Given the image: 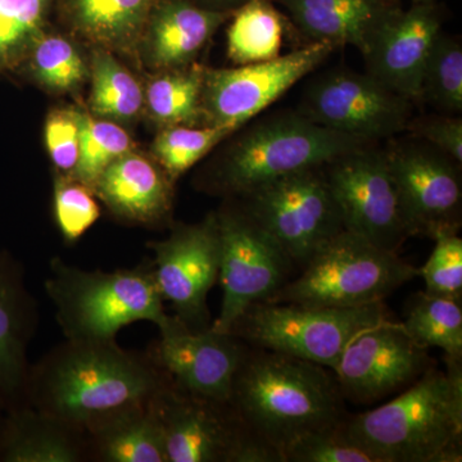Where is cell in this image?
I'll list each match as a JSON object with an SVG mask.
<instances>
[{
  "mask_svg": "<svg viewBox=\"0 0 462 462\" xmlns=\"http://www.w3.org/2000/svg\"><path fill=\"white\" fill-rule=\"evenodd\" d=\"M312 42L349 44L361 53L396 2L388 0H278Z\"/></svg>",
  "mask_w": 462,
  "mask_h": 462,
  "instance_id": "22",
  "label": "cell"
},
{
  "mask_svg": "<svg viewBox=\"0 0 462 462\" xmlns=\"http://www.w3.org/2000/svg\"><path fill=\"white\" fill-rule=\"evenodd\" d=\"M205 69H178L158 76L147 90L149 112L166 126L193 125L202 117Z\"/></svg>",
  "mask_w": 462,
  "mask_h": 462,
  "instance_id": "28",
  "label": "cell"
},
{
  "mask_svg": "<svg viewBox=\"0 0 462 462\" xmlns=\"http://www.w3.org/2000/svg\"><path fill=\"white\" fill-rule=\"evenodd\" d=\"M91 190L72 176L54 182V216L67 243L78 242L98 221L100 208Z\"/></svg>",
  "mask_w": 462,
  "mask_h": 462,
  "instance_id": "36",
  "label": "cell"
},
{
  "mask_svg": "<svg viewBox=\"0 0 462 462\" xmlns=\"http://www.w3.org/2000/svg\"><path fill=\"white\" fill-rule=\"evenodd\" d=\"M343 227L387 251L410 238L384 152L356 149L322 167Z\"/></svg>",
  "mask_w": 462,
  "mask_h": 462,
  "instance_id": "11",
  "label": "cell"
},
{
  "mask_svg": "<svg viewBox=\"0 0 462 462\" xmlns=\"http://www.w3.org/2000/svg\"><path fill=\"white\" fill-rule=\"evenodd\" d=\"M44 288L67 340L109 342L135 322L149 321L161 330L175 319L163 306L152 258L130 269L102 272L54 257Z\"/></svg>",
  "mask_w": 462,
  "mask_h": 462,
  "instance_id": "4",
  "label": "cell"
},
{
  "mask_svg": "<svg viewBox=\"0 0 462 462\" xmlns=\"http://www.w3.org/2000/svg\"><path fill=\"white\" fill-rule=\"evenodd\" d=\"M369 143L321 126L300 112L264 118L227 152L214 173V189L245 197L266 182L320 169Z\"/></svg>",
  "mask_w": 462,
  "mask_h": 462,
  "instance_id": "6",
  "label": "cell"
},
{
  "mask_svg": "<svg viewBox=\"0 0 462 462\" xmlns=\"http://www.w3.org/2000/svg\"><path fill=\"white\" fill-rule=\"evenodd\" d=\"M2 415H3V411H2V409H0V418H2Z\"/></svg>",
  "mask_w": 462,
  "mask_h": 462,
  "instance_id": "42",
  "label": "cell"
},
{
  "mask_svg": "<svg viewBox=\"0 0 462 462\" xmlns=\"http://www.w3.org/2000/svg\"><path fill=\"white\" fill-rule=\"evenodd\" d=\"M402 327L418 345L437 346L446 358L462 361L461 300L419 291L409 302Z\"/></svg>",
  "mask_w": 462,
  "mask_h": 462,
  "instance_id": "26",
  "label": "cell"
},
{
  "mask_svg": "<svg viewBox=\"0 0 462 462\" xmlns=\"http://www.w3.org/2000/svg\"><path fill=\"white\" fill-rule=\"evenodd\" d=\"M282 17L270 0H248L227 30V54L238 65L281 56Z\"/></svg>",
  "mask_w": 462,
  "mask_h": 462,
  "instance_id": "25",
  "label": "cell"
},
{
  "mask_svg": "<svg viewBox=\"0 0 462 462\" xmlns=\"http://www.w3.org/2000/svg\"><path fill=\"white\" fill-rule=\"evenodd\" d=\"M388 319L384 303L336 309L260 302L248 307L229 333L254 348L293 356L333 372L358 334Z\"/></svg>",
  "mask_w": 462,
  "mask_h": 462,
  "instance_id": "7",
  "label": "cell"
},
{
  "mask_svg": "<svg viewBox=\"0 0 462 462\" xmlns=\"http://www.w3.org/2000/svg\"><path fill=\"white\" fill-rule=\"evenodd\" d=\"M38 325L35 298L20 261L0 252V409L26 406L27 348Z\"/></svg>",
  "mask_w": 462,
  "mask_h": 462,
  "instance_id": "19",
  "label": "cell"
},
{
  "mask_svg": "<svg viewBox=\"0 0 462 462\" xmlns=\"http://www.w3.org/2000/svg\"><path fill=\"white\" fill-rule=\"evenodd\" d=\"M151 249L158 289L163 300L171 303L173 316L188 329H209L207 297L220 273L216 215L199 224L175 227L169 238L152 243Z\"/></svg>",
  "mask_w": 462,
  "mask_h": 462,
  "instance_id": "15",
  "label": "cell"
},
{
  "mask_svg": "<svg viewBox=\"0 0 462 462\" xmlns=\"http://www.w3.org/2000/svg\"><path fill=\"white\" fill-rule=\"evenodd\" d=\"M89 460L87 434L33 409L21 406L0 418V462Z\"/></svg>",
  "mask_w": 462,
  "mask_h": 462,
  "instance_id": "21",
  "label": "cell"
},
{
  "mask_svg": "<svg viewBox=\"0 0 462 462\" xmlns=\"http://www.w3.org/2000/svg\"><path fill=\"white\" fill-rule=\"evenodd\" d=\"M32 51L33 76L51 90L75 89L88 75L83 57L65 38L41 35Z\"/></svg>",
  "mask_w": 462,
  "mask_h": 462,
  "instance_id": "34",
  "label": "cell"
},
{
  "mask_svg": "<svg viewBox=\"0 0 462 462\" xmlns=\"http://www.w3.org/2000/svg\"><path fill=\"white\" fill-rule=\"evenodd\" d=\"M90 107L109 121H129L138 116L144 102L141 85L124 66L106 51L93 58Z\"/></svg>",
  "mask_w": 462,
  "mask_h": 462,
  "instance_id": "29",
  "label": "cell"
},
{
  "mask_svg": "<svg viewBox=\"0 0 462 462\" xmlns=\"http://www.w3.org/2000/svg\"><path fill=\"white\" fill-rule=\"evenodd\" d=\"M412 126L418 138L424 139L431 147L452 158L458 165L462 163V120L457 116H440L424 118Z\"/></svg>",
  "mask_w": 462,
  "mask_h": 462,
  "instance_id": "39",
  "label": "cell"
},
{
  "mask_svg": "<svg viewBox=\"0 0 462 462\" xmlns=\"http://www.w3.org/2000/svg\"><path fill=\"white\" fill-rule=\"evenodd\" d=\"M384 153L410 236L458 231L461 165L430 144L406 143Z\"/></svg>",
  "mask_w": 462,
  "mask_h": 462,
  "instance_id": "13",
  "label": "cell"
},
{
  "mask_svg": "<svg viewBox=\"0 0 462 462\" xmlns=\"http://www.w3.org/2000/svg\"><path fill=\"white\" fill-rule=\"evenodd\" d=\"M436 242L427 263L419 269L425 282V291L436 296L462 298V239L457 231H443Z\"/></svg>",
  "mask_w": 462,
  "mask_h": 462,
  "instance_id": "37",
  "label": "cell"
},
{
  "mask_svg": "<svg viewBox=\"0 0 462 462\" xmlns=\"http://www.w3.org/2000/svg\"><path fill=\"white\" fill-rule=\"evenodd\" d=\"M336 48L330 42H311L263 62L234 69H205L203 116L208 125L236 132L314 71Z\"/></svg>",
  "mask_w": 462,
  "mask_h": 462,
  "instance_id": "12",
  "label": "cell"
},
{
  "mask_svg": "<svg viewBox=\"0 0 462 462\" xmlns=\"http://www.w3.org/2000/svg\"><path fill=\"white\" fill-rule=\"evenodd\" d=\"M281 456L282 462H378L346 436L343 422L307 431L291 440Z\"/></svg>",
  "mask_w": 462,
  "mask_h": 462,
  "instance_id": "35",
  "label": "cell"
},
{
  "mask_svg": "<svg viewBox=\"0 0 462 462\" xmlns=\"http://www.w3.org/2000/svg\"><path fill=\"white\" fill-rule=\"evenodd\" d=\"M411 103L372 75L333 71L307 88L300 114L334 132L370 142L407 129Z\"/></svg>",
  "mask_w": 462,
  "mask_h": 462,
  "instance_id": "14",
  "label": "cell"
},
{
  "mask_svg": "<svg viewBox=\"0 0 462 462\" xmlns=\"http://www.w3.org/2000/svg\"><path fill=\"white\" fill-rule=\"evenodd\" d=\"M420 99L448 115L462 109V47L452 36L440 32L425 63Z\"/></svg>",
  "mask_w": 462,
  "mask_h": 462,
  "instance_id": "30",
  "label": "cell"
},
{
  "mask_svg": "<svg viewBox=\"0 0 462 462\" xmlns=\"http://www.w3.org/2000/svg\"><path fill=\"white\" fill-rule=\"evenodd\" d=\"M217 2L226 3V5H238L240 7V5H245L248 0H217Z\"/></svg>",
  "mask_w": 462,
  "mask_h": 462,
  "instance_id": "40",
  "label": "cell"
},
{
  "mask_svg": "<svg viewBox=\"0 0 462 462\" xmlns=\"http://www.w3.org/2000/svg\"><path fill=\"white\" fill-rule=\"evenodd\" d=\"M416 276L419 269L397 252L343 229L316 249L296 279L264 302L336 309L376 305Z\"/></svg>",
  "mask_w": 462,
  "mask_h": 462,
  "instance_id": "5",
  "label": "cell"
},
{
  "mask_svg": "<svg viewBox=\"0 0 462 462\" xmlns=\"http://www.w3.org/2000/svg\"><path fill=\"white\" fill-rule=\"evenodd\" d=\"M152 0H71L76 25L94 41L126 45L141 32Z\"/></svg>",
  "mask_w": 462,
  "mask_h": 462,
  "instance_id": "27",
  "label": "cell"
},
{
  "mask_svg": "<svg viewBox=\"0 0 462 462\" xmlns=\"http://www.w3.org/2000/svg\"><path fill=\"white\" fill-rule=\"evenodd\" d=\"M167 462H281V455L245 427L229 403L169 385L153 401Z\"/></svg>",
  "mask_w": 462,
  "mask_h": 462,
  "instance_id": "8",
  "label": "cell"
},
{
  "mask_svg": "<svg viewBox=\"0 0 462 462\" xmlns=\"http://www.w3.org/2000/svg\"><path fill=\"white\" fill-rule=\"evenodd\" d=\"M171 383L152 355L109 342L67 340L30 365L26 402L88 431L115 413L152 402Z\"/></svg>",
  "mask_w": 462,
  "mask_h": 462,
  "instance_id": "1",
  "label": "cell"
},
{
  "mask_svg": "<svg viewBox=\"0 0 462 462\" xmlns=\"http://www.w3.org/2000/svg\"><path fill=\"white\" fill-rule=\"evenodd\" d=\"M243 199L245 211L294 266L302 267L316 249L345 229L322 167L282 176Z\"/></svg>",
  "mask_w": 462,
  "mask_h": 462,
  "instance_id": "9",
  "label": "cell"
},
{
  "mask_svg": "<svg viewBox=\"0 0 462 462\" xmlns=\"http://www.w3.org/2000/svg\"><path fill=\"white\" fill-rule=\"evenodd\" d=\"M226 20L224 12L188 0H163L149 25V60L160 69H180L194 60Z\"/></svg>",
  "mask_w": 462,
  "mask_h": 462,
  "instance_id": "23",
  "label": "cell"
},
{
  "mask_svg": "<svg viewBox=\"0 0 462 462\" xmlns=\"http://www.w3.org/2000/svg\"><path fill=\"white\" fill-rule=\"evenodd\" d=\"M153 401L123 410L94 425L87 433L89 460L167 462L162 425Z\"/></svg>",
  "mask_w": 462,
  "mask_h": 462,
  "instance_id": "24",
  "label": "cell"
},
{
  "mask_svg": "<svg viewBox=\"0 0 462 462\" xmlns=\"http://www.w3.org/2000/svg\"><path fill=\"white\" fill-rule=\"evenodd\" d=\"M171 182L162 167L130 151L106 167L91 189L117 217L151 225L171 212Z\"/></svg>",
  "mask_w": 462,
  "mask_h": 462,
  "instance_id": "20",
  "label": "cell"
},
{
  "mask_svg": "<svg viewBox=\"0 0 462 462\" xmlns=\"http://www.w3.org/2000/svg\"><path fill=\"white\" fill-rule=\"evenodd\" d=\"M412 5L415 3H437V0H411Z\"/></svg>",
  "mask_w": 462,
  "mask_h": 462,
  "instance_id": "41",
  "label": "cell"
},
{
  "mask_svg": "<svg viewBox=\"0 0 462 462\" xmlns=\"http://www.w3.org/2000/svg\"><path fill=\"white\" fill-rule=\"evenodd\" d=\"M229 404L279 455L297 437L346 418L345 398L327 367L254 346L234 379Z\"/></svg>",
  "mask_w": 462,
  "mask_h": 462,
  "instance_id": "2",
  "label": "cell"
},
{
  "mask_svg": "<svg viewBox=\"0 0 462 462\" xmlns=\"http://www.w3.org/2000/svg\"><path fill=\"white\" fill-rule=\"evenodd\" d=\"M80 151L72 178L93 187L103 170L115 160L132 151V139L114 121L100 120L78 114Z\"/></svg>",
  "mask_w": 462,
  "mask_h": 462,
  "instance_id": "31",
  "label": "cell"
},
{
  "mask_svg": "<svg viewBox=\"0 0 462 462\" xmlns=\"http://www.w3.org/2000/svg\"><path fill=\"white\" fill-rule=\"evenodd\" d=\"M220 240L223 302L211 329L229 333L234 322L254 303L264 302L291 281L294 263L245 211L226 209L216 215Z\"/></svg>",
  "mask_w": 462,
  "mask_h": 462,
  "instance_id": "10",
  "label": "cell"
},
{
  "mask_svg": "<svg viewBox=\"0 0 462 462\" xmlns=\"http://www.w3.org/2000/svg\"><path fill=\"white\" fill-rule=\"evenodd\" d=\"M51 0H0V69L16 62L41 36Z\"/></svg>",
  "mask_w": 462,
  "mask_h": 462,
  "instance_id": "33",
  "label": "cell"
},
{
  "mask_svg": "<svg viewBox=\"0 0 462 462\" xmlns=\"http://www.w3.org/2000/svg\"><path fill=\"white\" fill-rule=\"evenodd\" d=\"M430 366L402 394L372 411L346 416L343 430L378 462L462 460V365Z\"/></svg>",
  "mask_w": 462,
  "mask_h": 462,
  "instance_id": "3",
  "label": "cell"
},
{
  "mask_svg": "<svg viewBox=\"0 0 462 462\" xmlns=\"http://www.w3.org/2000/svg\"><path fill=\"white\" fill-rule=\"evenodd\" d=\"M233 133L234 130L216 125L206 127L167 126L157 136L153 153L163 171L175 181Z\"/></svg>",
  "mask_w": 462,
  "mask_h": 462,
  "instance_id": "32",
  "label": "cell"
},
{
  "mask_svg": "<svg viewBox=\"0 0 462 462\" xmlns=\"http://www.w3.org/2000/svg\"><path fill=\"white\" fill-rule=\"evenodd\" d=\"M249 346L231 333L211 328L188 329L178 319L160 330L149 354L176 387L196 396L229 403L234 379Z\"/></svg>",
  "mask_w": 462,
  "mask_h": 462,
  "instance_id": "17",
  "label": "cell"
},
{
  "mask_svg": "<svg viewBox=\"0 0 462 462\" xmlns=\"http://www.w3.org/2000/svg\"><path fill=\"white\" fill-rule=\"evenodd\" d=\"M45 143L54 165L60 171L74 172L80 151L78 112H53L45 124Z\"/></svg>",
  "mask_w": 462,
  "mask_h": 462,
  "instance_id": "38",
  "label": "cell"
},
{
  "mask_svg": "<svg viewBox=\"0 0 462 462\" xmlns=\"http://www.w3.org/2000/svg\"><path fill=\"white\" fill-rule=\"evenodd\" d=\"M388 2H396V0H388Z\"/></svg>",
  "mask_w": 462,
  "mask_h": 462,
  "instance_id": "43",
  "label": "cell"
},
{
  "mask_svg": "<svg viewBox=\"0 0 462 462\" xmlns=\"http://www.w3.org/2000/svg\"><path fill=\"white\" fill-rule=\"evenodd\" d=\"M428 348L388 319L358 334L333 373L345 400L373 403L411 385L430 369Z\"/></svg>",
  "mask_w": 462,
  "mask_h": 462,
  "instance_id": "16",
  "label": "cell"
},
{
  "mask_svg": "<svg viewBox=\"0 0 462 462\" xmlns=\"http://www.w3.org/2000/svg\"><path fill=\"white\" fill-rule=\"evenodd\" d=\"M442 32L437 3H415L389 12L363 56L367 74L410 102L420 100L422 71L434 42Z\"/></svg>",
  "mask_w": 462,
  "mask_h": 462,
  "instance_id": "18",
  "label": "cell"
}]
</instances>
